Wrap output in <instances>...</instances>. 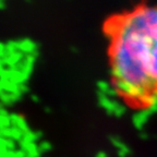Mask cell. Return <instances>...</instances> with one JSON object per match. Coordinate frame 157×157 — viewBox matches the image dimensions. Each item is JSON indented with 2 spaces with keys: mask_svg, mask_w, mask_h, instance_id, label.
<instances>
[{
  "mask_svg": "<svg viewBox=\"0 0 157 157\" xmlns=\"http://www.w3.org/2000/svg\"><path fill=\"white\" fill-rule=\"evenodd\" d=\"M0 130V157H29L20 148H23L20 144H14L12 137H8L2 134Z\"/></svg>",
  "mask_w": 157,
  "mask_h": 157,
  "instance_id": "obj_2",
  "label": "cell"
},
{
  "mask_svg": "<svg viewBox=\"0 0 157 157\" xmlns=\"http://www.w3.org/2000/svg\"><path fill=\"white\" fill-rule=\"evenodd\" d=\"M109 90L132 113L157 108V0H140L101 24Z\"/></svg>",
  "mask_w": 157,
  "mask_h": 157,
  "instance_id": "obj_1",
  "label": "cell"
}]
</instances>
